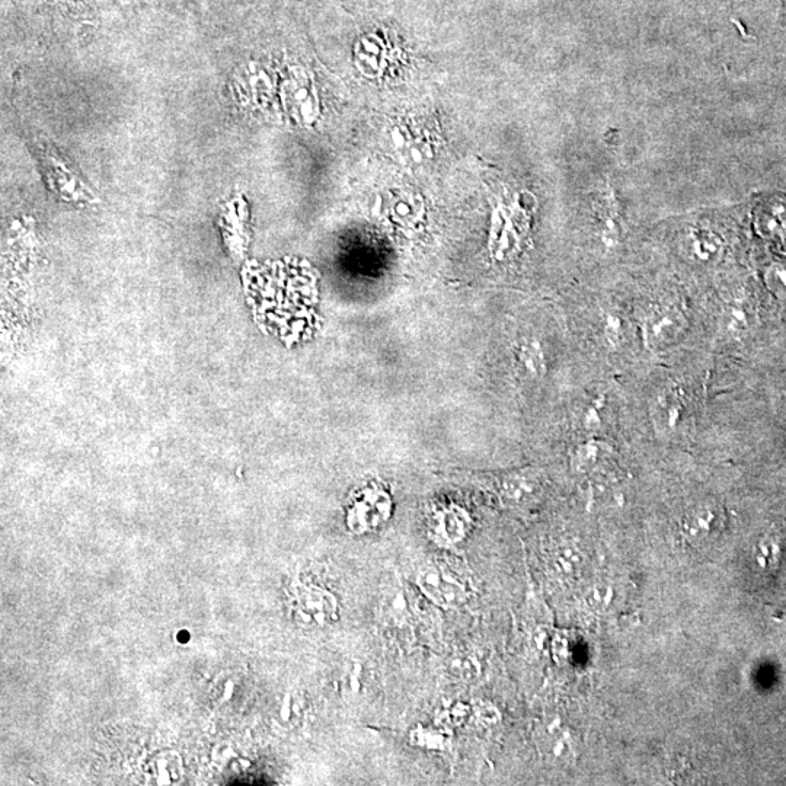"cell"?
Segmentation results:
<instances>
[{
	"mask_svg": "<svg viewBox=\"0 0 786 786\" xmlns=\"http://www.w3.org/2000/svg\"><path fill=\"white\" fill-rule=\"evenodd\" d=\"M688 328L685 309L674 300H660L644 309L639 318L642 344L651 353H660L679 343Z\"/></svg>",
	"mask_w": 786,
	"mask_h": 786,
	"instance_id": "6da1fadb",
	"label": "cell"
},
{
	"mask_svg": "<svg viewBox=\"0 0 786 786\" xmlns=\"http://www.w3.org/2000/svg\"><path fill=\"white\" fill-rule=\"evenodd\" d=\"M415 581L418 589L430 602L447 609L465 605L472 593L465 578L442 561H431L423 565Z\"/></svg>",
	"mask_w": 786,
	"mask_h": 786,
	"instance_id": "7a4b0ae2",
	"label": "cell"
},
{
	"mask_svg": "<svg viewBox=\"0 0 786 786\" xmlns=\"http://www.w3.org/2000/svg\"><path fill=\"white\" fill-rule=\"evenodd\" d=\"M650 423L658 437L673 436L686 414L685 393L677 385H666L654 393L650 402Z\"/></svg>",
	"mask_w": 786,
	"mask_h": 786,
	"instance_id": "3957f363",
	"label": "cell"
},
{
	"mask_svg": "<svg viewBox=\"0 0 786 786\" xmlns=\"http://www.w3.org/2000/svg\"><path fill=\"white\" fill-rule=\"evenodd\" d=\"M724 514L721 507L712 501L696 504L683 517V535L692 542L706 541L721 529Z\"/></svg>",
	"mask_w": 786,
	"mask_h": 786,
	"instance_id": "277c9868",
	"label": "cell"
},
{
	"mask_svg": "<svg viewBox=\"0 0 786 786\" xmlns=\"http://www.w3.org/2000/svg\"><path fill=\"white\" fill-rule=\"evenodd\" d=\"M685 249L690 260L702 265H714L722 260L725 244L717 230L708 226H693L686 233Z\"/></svg>",
	"mask_w": 786,
	"mask_h": 786,
	"instance_id": "5b68a950",
	"label": "cell"
},
{
	"mask_svg": "<svg viewBox=\"0 0 786 786\" xmlns=\"http://www.w3.org/2000/svg\"><path fill=\"white\" fill-rule=\"evenodd\" d=\"M754 325V311L743 297L731 299L722 308L720 316L721 331L731 338L746 335Z\"/></svg>",
	"mask_w": 786,
	"mask_h": 786,
	"instance_id": "8992f818",
	"label": "cell"
},
{
	"mask_svg": "<svg viewBox=\"0 0 786 786\" xmlns=\"http://www.w3.org/2000/svg\"><path fill=\"white\" fill-rule=\"evenodd\" d=\"M468 533V522L458 513H446L433 523V536L440 545H456Z\"/></svg>",
	"mask_w": 786,
	"mask_h": 786,
	"instance_id": "52a82bcc",
	"label": "cell"
},
{
	"mask_svg": "<svg viewBox=\"0 0 786 786\" xmlns=\"http://www.w3.org/2000/svg\"><path fill=\"white\" fill-rule=\"evenodd\" d=\"M610 452H612V449H610L609 444L600 442V440H587L586 443L580 444V446L575 449L573 455V466L575 471H593L600 462H605Z\"/></svg>",
	"mask_w": 786,
	"mask_h": 786,
	"instance_id": "ba28073f",
	"label": "cell"
},
{
	"mask_svg": "<svg viewBox=\"0 0 786 786\" xmlns=\"http://www.w3.org/2000/svg\"><path fill=\"white\" fill-rule=\"evenodd\" d=\"M450 674L462 682H475L481 676V666L474 654H462L449 663Z\"/></svg>",
	"mask_w": 786,
	"mask_h": 786,
	"instance_id": "9c48e42d",
	"label": "cell"
},
{
	"mask_svg": "<svg viewBox=\"0 0 786 786\" xmlns=\"http://www.w3.org/2000/svg\"><path fill=\"white\" fill-rule=\"evenodd\" d=\"M503 491L508 500L522 501L527 495L533 494L535 484L529 481L526 476H513V478L507 479Z\"/></svg>",
	"mask_w": 786,
	"mask_h": 786,
	"instance_id": "30bf717a",
	"label": "cell"
},
{
	"mask_svg": "<svg viewBox=\"0 0 786 786\" xmlns=\"http://www.w3.org/2000/svg\"><path fill=\"white\" fill-rule=\"evenodd\" d=\"M564 736L565 734L555 731L554 728H548L545 733H542L541 746L546 756H565V752H568V743L564 740Z\"/></svg>",
	"mask_w": 786,
	"mask_h": 786,
	"instance_id": "8fae6325",
	"label": "cell"
},
{
	"mask_svg": "<svg viewBox=\"0 0 786 786\" xmlns=\"http://www.w3.org/2000/svg\"><path fill=\"white\" fill-rule=\"evenodd\" d=\"M603 335H605L606 344L609 345L610 348L615 350V348L621 347L623 327L622 321L619 319L618 315L606 313L605 319H603Z\"/></svg>",
	"mask_w": 786,
	"mask_h": 786,
	"instance_id": "7c38bea8",
	"label": "cell"
},
{
	"mask_svg": "<svg viewBox=\"0 0 786 786\" xmlns=\"http://www.w3.org/2000/svg\"><path fill=\"white\" fill-rule=\"evenodd\" d=\"M522 360L527 372L532 375H539L545 370V361H543L541 350L535 343L523 345Z\"/></svg>",
	"mask_w": 786,
	"mask_h": 786,
	"instance_id": "4fadbf2b",
	"label": "cell"
},
{
	"mask_svg": "<svg viewBox=\"0 0 786 786\" xmlns=\"http://www.w3.org/2000/svg\"><path fill=\"white\" fill-rule=\"evenodd\" d=\"M606 398L605 396H599V398L594 399L593 404L589 408V411L586 412V417H584V426H586L587 430L589 431H597L599 430L600 426H602V417H600V410L605 407Z\"/></svg>",
	"mask_w": 786,
	"mask_h": 786,
	"instance_id": "5bb4252c",
	"label": "cell"
}]
</instances>
